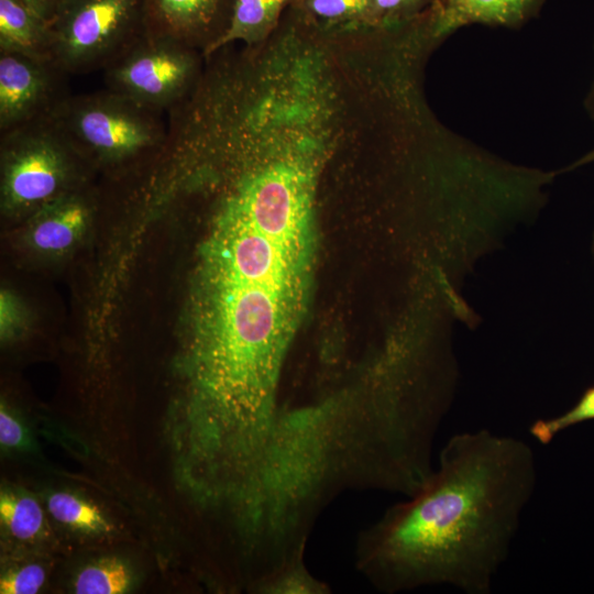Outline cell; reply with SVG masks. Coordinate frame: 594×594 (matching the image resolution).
<instances>
[{
  "instance_id": "3957f363",
  "label": "cell",
  "mask_w": 594,
  "mask_h": 594,
  "mask_svg": "<svg viewBox=\"0 0 594 594\" xmlns=\"http://www.w3.org/2000/svg\"><path fill=\"white\" fill-rule=\"evenodd\" d=\"M106 89L68 96L52 117L86 161L111 167L162 157L168 116Z\"/></svg>"
},
{
  "instance_id": "9a60e30c",
  "label": "cell",
  "mask_w": 594,
  "mask_h": 594,
  "mask_svg": "<svg viewBox=\"0 0 594 594\" xmlns=\"http://www.w3.org/2000/svg\"><path fill=\"white\" fill-rule=\"evenodd\" d=\"M0 518L10 535L22 541L35 539L44 525L41 506L33 497L26 495L2 493Z\"/></svg>"
},
{
  "instance_id": "7c38bea8",
  "label": "cell",
  "mask_w": 594,
  "mask_h": 594,
  "mask_svg": "<svg viewBox=\"0 0 594 594\" xmlns=\"http://www.w3.org/2000/svg\"><path fill=\"white\" fill-rule=\"evenodd\" d=\"M293 1L234 0L228 28L206 58L235 42H242L245 46L263 43L277 29Z\"/></svg>"
},
{
  "instance_id": "7a4b0ae2",
  "label": "cell",
  "mask_w": 594,
  "mask_h": 594,
  "mask_svg": "<svg viewBox=\"0 0 594 594\" xmlns=\"http://www.w3.org/2000/svg\"><path fill=\"white\" fill-rule=\"evenodd\" d=\"M537 480L522 439L485 428L454 433L425 486L359 534L355 566L386 594L433 585L490 594Z\"/></svg>"
},
{
  "instance_id": "ac0fdd59",
  "label": "cell",
  "mask_w": 594,
  "mask_h": 594,
  "mask_svg": "<svg viewBox=\"0 0 594 594\" xmlns=\"http://www.w3.org/2000/svg\"><path fill=\"white\" fill-rule=\"evenodd\" d=\"M330 592V586L315 576L306 562L283 570L261 591L266 594H327Z\"/></svg>"
},
{
  "instance_id": "ffe728a7",
  "label": "cell",
  "mask_w": 594,
  "mask_h": 594,
  "mask_svg": "<svg viewBox=\"0 0 594 594\" xmlns=\"http://www.w3.org/2000/svg\"><path fill=\"white\" fill-rule=\"evenodd\" d=\"M45 569L30 563L6 573L0 580L1 594H34L45 582Z\"/></svg>"
},
{
  "instance_id": "277c9868",
  "label": "cell",
  "mask_w": 594,
  "mask_h": 594,
  "mask_svg": "<svg viewBox=\"0 0 594 594\" xmlns=\"http://www.w3.org/2000/svg\"><path fill=\"white\" fill-rule=\"evenodd\" d=\"M84 162L52 116L1 133L3 208L37 210L72 190L77 166Z\"/></svg>"
},
{
  "instance_id": "8fae6325",
  "label": "cell",
  "mask_w": 594,
  "mask_h": 594,
  "mask_svg": "<svg viewBox=\"0 0 594 594\" xmlns=\"http://www.w3.org/2000/svg\"><path fill=\"white\" fill-rule=\"evenodd\" d=\"M0 52L54 63L51 23L21 0H0Z\"/></svg>"
},
{
  "instance_id": "5b68a950",
  "label": "cell",
  "mask_w": 594,
  "mask_h": 594,
  "mask_svg": "<svg viewBox=\"0 0 594 594\" xmlns=\"http://www.w3.org/2000/svg\"><path fill=\"white\" fill-rule=\"evenodd\" d=\"M51 26L53 58L62 70H105L146 33L145 1L65 0Z\"/></svg>"
},
{
  "instance_id": "30bf717a",
  "label": "cell",
  "mask_w": 594,
  "mask_h": 594,
  "mask_svg": "<svg viewBox=\"0 0 594 594\" xmlns=\"http://www.w3.org/2000/svg\"><path fill=\"white\" fill-rule=\"evenodd\" d=\"M90 207L73 189L36 210L31 227L32 244L40 251L57 253L67 250L87 227Z\"/></svg>"
},
{
  "instance_id": "9c48e42d",
  "label": "cell",
  "mask_w": 594,
  "mask_h": 594,
  "mask_svg": "<svg viewBox=\"0 0 594 594\" xmlns=\"http://www.w3.org/2000/svg\"><path fill=\"white\" fill-rule=\"evenodd\" d=\"M548 0H437L435 32L443 42L473 24L518 30L536 19Z\"/></svg>"
},
{
  "instance_id": "5bb4252c",
  "label": "cell",
  "mask_w": 594,
  "mask_h": 594,
  "mask_svg": "<svg viewBox=\"0 0 594 594\" xmlns=\"http://www.w3.org/2000/svg\"><path fill=\"white\" fill-rule=\"evenodd\" d=\"M47 508L58 522L84 532H109L111 525L100 509L68 492H56L48 497Z\"/></svg>"
},
{
  "instance_id": "d6986e66",
  "label": "cell",
  "mask_w": 594,
  "mask_h": 594,
  "mask_svg": "<svg viewBox=\"0 0 594 594\" xmlns=\"http://www.w3.org/2000/svg\"><path fill=\"white\" fill-rule=\"evenodd\" d=\"M437 0H371L374 25H393L411 20Z\"/></svg>"
},
{
  "instance_id": "52a82bcc",
  "label": "cell",
  "mask_w": 594,
  "mask_h": 594,
  "mask_svg": "<svg viewBox=\"0 0 594 594\" xmlns=\"http://www.w3.org/2000/svg\"><path fill=\"white\" fill-rule=\"evenodd\" d=\"M53 62L0 52V132L51 117L69 96Z\"/></svg>"
},
{
  "instance_id": "603a6c76",
  "label": "cell",
  "mask_w": 594,
  "mask_h": 594,
  "mask_svg": "<svg viewBox=\"0 0 594 594\" xmlns=\"http://www.w3.org/2000/svg\"><path fill=\"white\" fill-rule=\"evenodd\" d=\"M14 309L13 304L9 299L8 295H2L1 297V331L2 333L7 332L8 329L12 326L14 320Z\"/></svg>"
},
{
  "instance_id": "e0dca14e",
  "label": "cell",
  "mask_w": 594,
  "mask_h": 594,
  "mask_svg": "<svg viewBox=\"0 0 594 594\" xmlns=\"http://www.w3.org/2000/svg\"><path fill=\"white\" fill-rule=\"evenodd\" d=\"M594 419V386L588 388L579 402L568 411L551 418L536 419L529 426L530 436L540 444L546 446L563 430Z\"/></svg>"
},
{
  "instance_id": "4fadbf2b",
  "label": "cell",
  "mask_w": 594,
  "mask_h": 594,
  "mask_svg": "<svg viewBox=\"0 0 594 594\" xmlns=\"http://www.w3.org/2000/svg\"><path fill=\"white\" fill-rule=\"evenodd\" d=\"M290 6L328 31L375 26L371 0H294Z\"/></svg>"
},
{
  "instance_id": "ba28073f",
  "label": "cell",
  "mask_w": 594,
  "mask_h": 594,
  "mask_svg": "<svg viewBox=\"0 0 594 594\" xmlns=\"http://www.w3.org/2000/svg\"><path fill=\"white\" fill-rule=\"evenodd\" d=\"M146 33L199 50L205 58L226 32L234 0H144Z\"/></svg>"
},
{
  "instance_id": "7402d4cb",
  "label": "cell",
  "mask_w": 594,
  "mask_h": 594,
  "mask_svg": "<svg viewBox=\"0 0 594 594\" xmlns=\"http://www.w3.org/2000/svg\"><path fill=\"white\" fill-rule=\"evenodd\" d=\"M26 7L51 23L65 0H21Z\"/></svg>"
},
{
  "instance_id": "44dd1931",
  "label": "cell",
  "mask_w": 594,
  "mask_h": 594,
  "mask_svg": "<svg viewBox=\"0 0 594 594\" xmlns=\"http://www.w3.org/2000/svg\"><path fill=\"white\" fill-rule=\"evenodd\" d=\"M25 441V431L21 424L3 407L0 410V442L6 448H19Z\"/></svg>"
},
{
  "instance_id": "2e32d148",
  "label": "cell",
  "mask_w": 594,
  "mask_h": 594,
  "mask_svg": "<svg viewBox=\"0 0 594 594\" xmlns=\"http://www.w3.org/2000/svg\"><path fill=\"white\" fill-rule=\"evenodd\" d=\"M130 583L129 568L117 558H107L80 570L74 588L77 594H119L124 593Z\"/></svg>"
},
{
  "instance_id": "6da1fadb",
  "label": "cell",
  "mask_w": 594,
  "mask_h": 594,
  "mask_svg": "<svg viewBox=\"0 0 594 594\" xmlns=\"http://www.w3.org/2000/svg\"><path fill=\"white\" fill-rule=\"evenodd\" d=\"M317 195L283 184L217 204L186 404L216 436L257 443L272 433L310 292Z\"/></svg>"
},
{
  "instance_id": "8992f818",
  "label": "cell",
  "mask_w": 594,
  "mask_h": 594,
  "mask_svg": "<svg viewBox=\"0 0 594 594\" xmlns=\"http://www.w3.org/2000/svg\"><path fill=\"white\" fill-rule=\"evenodd\" d=\"M202 58L185 43L145 33L105 69L107 89L168 113L197 87Z\"/></svg>"
},
{
  "instance_id": "cb8c5ba5",
  "label": "cell",
  "mask_w": 594,
  "mask_h": 594,
  "mask_svg": "<svg viewBox=\"0 0 594 594\" xmlns=\"http://www.w3.org/2000/svg\"><path fill=\"white\" fill-rule=\"evenodd\" d=\"M593 48H594V43H593ZM584 106H585V110L588 113L590 118L594 121V75H593V79H592L590 89H588V91L586 94V97L584 99Z\"/></svg>"
}]
</instances>
